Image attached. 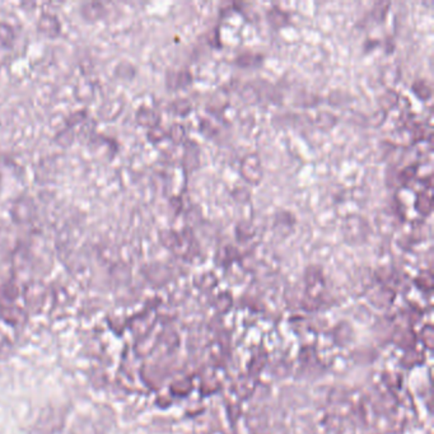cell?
<instances>
[{"mask_svg": "<svg viewBox=\"0 0 434 434\" xmlns=\"http://www.w3.org/2000/svg\"><path fill=\"white\" fill-rule=\"evenodd\" d=\"M341 230H343V237L346 242L351 245H360V243L365 242L370 236V222L358 214L348 216L343 221Z\"/></svg>", "mask_w": 434, "mask_h": 434, "instance_id": "cell-1", "label": "cell"}, {"mask_svg": "<svg viewBox=\"0 0 434 434\" xmlns=\"http://www.w3.org/2000/svg\"><path fill=\"white\" fill-rule=\"evenodd\" d=\"M240 175L249 185H260L264 177L262 160L256 153H250L243 157L240 165Z\"/></svg>", "mask_w": 434, "mask_h": 434, "instance_id": "cell-2", "label": "cell"}, {"mask_svg": "<svg viewBox=\"0 0 434 434\" xmlns=\"http://www.w3.org/2000/svg\"><path fill=\"white\" fill-rule=\"evenodd\" d=\"M37 30L46 37L55 39L61 33V23L54 14H42L37 22Z\"/></svg>", "mask_w": 434, "mask_h": 434, "instance_id": "cell-3", "label": "cell"}, {"mask_svg": "<svg viewBox=\"0 0 434 434\" xmlns=\"http://www.w3.org/2000/svg\"><path fill=\"white\" fill-rule=\"evenodd\" d=\"M295 225V218L293 213L289 211H278L274 217V230L283 237L291 235Z\"/></svg>", "mask_w": 434, "mask_h": 434, "instance_id": "cell-4", "label": "cell"}, {"mask_svg": "<svg viewBox=\"0 0 434 434\" xmlns=\"http://www.w3.org/2000/svg\"><path fill=\"white\" fill-rule=\"evenodd\" d=\"M166 83L170 90L186 88L192 83V73L187 71H170L167 73Z\"/></svg>", "mask_w": 434, "mask_h": 434, "instance_id": "cell-5", "label": "cell"}, {"mask_svg": "<svg viewBox=\"0 0 434 434\" xmlns=\"http://www.w3.org/2000/svg\"><path fill=\"white\" fill-rule=\"evenodd\" d=\"M135 120L143 128L153 129L160 127V115L156 110L143 106L136 111Z\"/></svg>", "mask_w": 434, "mask_h": 434, "instance_id": "cell-6", "label": "cell"}, {"mask_svg": "<svg viewBox=\"0 0 434 434\" xmlns=\"http://www.w3.org/2000/svg\"><path fill=\"white\" fill-rule=\"evenodd\" d=\"M124 109V103L122 100H111L106 103H103L101 109L98 111V115L106 122H112L119 117Z\"/></svg>", "mask_w": 434, "mask_h": 434, "instance_id": "cell-7", "label": "cell"}, {"mask_svg": "<svg viewBox=\"0 0 434 434\" xmlns=\"http://www.w3.org/2000/svg\"><path fill=\"white\" fill-rule=\"evenodd\" d=\"M415 211L423 217H429L433 211V197L429 190L421 192L415 198Z\"/></svg>", "mask_w": 434, "mask_h": 434, "instance_id": "cell-8", "label": "cell"}, {"mask_svg": "<svg viewBox=\"0 0 434 434\" xmlns=\"http://www.w3.org/2000/svg\"><path fill=\"white\" fill-rule=\"evenodd\" d=\"M33 213H35V206L26 199H20V201H17L14 205L13 217L16 221L27 222L33 218Z\"/></svg>", "mask_w": 434, "mask_h": 434, "instance_id": "cell-9", "label": "cell"}, {"mask_svg": "<svg viewBox=\"0 0 434 434\" xmlns=\"http://www.w3.org/2000/svg\"><path fill=\"white\" fill-rule=\"evenodd\" d=\"M269 25L274 28H283L289 25V16L281 8H270L266 13Z\"/></svg>", "mask_w": 434, "mask_h": 434, "instance_id": "cell-10", "label": "cell"}, {"mask_svg": "<svg viewBox=\"0 0 434 434\" xmlns=\"http://www.w3.org/2000/svg\"><path fill=\"white\" fill-rule=\"evenodd\" d=\"M400 101V96L395 90H387L386 92H383L382 95L378 98V103H380V107L385 111L386 114H389L391 110L395 109L396 106L399 105Z\"/></svg>", "mask_w": 434, "mask_h": 434, "instance_id": "cell-11", "label": "cell"}, {"mask_svg": "<svg viewBox=\"0 0 434 434\" xmlns=\"http://www.w3.org/2000/svg\"><path fill=\"white\" fill-rule=\"evenodd\" d=\"M160 240L162 245L167 249L177 251L180 242H181V233L172 230H162L160 233Z\"/></svg>", "mask_w": 434, "mask_h": 434, "instance_id": "cell-12", "label": "cell"}, {"mask_svg": "<svg viewBox=\"0 0 434 434\" xmlns=\"http://www.w3.org/2000/svg\"><path fill=\"white\" fill-rule=\"evenodd\" d=\"M315 124H316V127H317L319 130L329 131V130H332V128H335V125L338 124V117L334 115V114H332V112H329V111H322V112H319L317 117H316Z\"/></svg>", "mask_w": 434, "mask_h": 434, "instance_id": "cell-13", "label": "cell"}, {"mask_svg": "<svg viewBox=\"0 0 434 434\" xmlns=\"http://www.w3.org/2000/svg\"><path fill=\"white\" fill-rule=\"evenodd\" d=\"M170 111L172 112L173 115L180 116V117H186L187 115H190L192 111V105L189 100L186 98H179V100H175L171 105H170Z\"/></svg>", "mask_w": 434, "mask_h": 434, "instance_id": "cell-14", "label": "cell"}, {"mask_svg": "<svg viewBox=\"0 0 434 434\" xmlns=\"http://www.w3.org/2000/svg\"><path fill=\"white\" fill-rule=\"evenodd\" d=\"M103 13H105V7L101 3H88V4H84L82 8V16L86 20H100Z\"/></svg>", "mask_w": 434, "mask_h": 434, "instance_id": "cell-15", "label": "cell"}, {"mask_svg": "<svg viewBox=\"0 0 434 434\" xmlns=\"http://www.w3.org/2000/svg\"><path fill=\"white\" fill-rule=\"evenodd\" d=\"M76 96L79 101H83V102L90 101L95 96V86L88 81H82L81 83H78L77 88H76Z\"/></svg>", "mask_w": 434, "mask_h": 434, "instance_id": "cell-16", "label": "cell"}, {"mask_svg": "<svg viewBox=\"0 0 434 434\" xmlns=\"http://www.w3.org/2000/svg\"><path fill=\"white\" fill-rule=\"evenodd\" d=\"M411 90H413L415 96L418 97L421 101H424V102L428 101V100H430V97H432L430 86L426 81H421V79L415 81L413 86H411Z\"/></svg>", "mask_w": 434, "mask_h": 434, "instance_id": "cell-17", "label": "cell"}, {"mask_svg": "<svg viewBox=\"0 0 434 434\" xmlns=\"http://www.w3.org/2000/svg\"><path fill=\"white\" fill-rule=\"evenodd\" d=\"M262 63V57L259 54L245 52L236 59V64L242 68H254V66H259Z\"/></svg>", "mask_w": 434, "mask_h": 434, "instance_id": "cell-18", "label": "cell"}, {"mask_svg": "<svg viewBox=\"0 0 434 434\" xmlns=\"http://www.w3.org/2000/svg\"><path fill=\"white\" fill-rule=\"evenodd\" d=\"M167 138L175 144H182L186 139V130L181 124H173L167 131Z\"/></svg>", "mask_w": 434, "mask_h": 434, "instance_id": "cell-19", "label": "cell"}, {"mask_svg": "<svg viewBox=\"0 0 434 434\" xmlns=\"http://www.w3.org/2000/svg\"><path fill=\"white\" fill-rule=\"evenodd\" d=\"M255 236V228L249 222H241L237 224L236 237L238 241H247Z\"/></svg>", "mask_w": 434, "mask_h": 434, "instance_id": "cell-20", "label": "cell"}, {"mask_svg": "<svg viewBox=\"0 0 434 434\" xmlns=\"http://www.w3.org/2000/svg\"><path fill=\"white\" fill-rule=\"evenodd\" d=\"M389 6H391L389 3H376L375 7L372 9V13H370V18L373 20V22H376V23L383 22L386 16L389 13Z\"/></svg>", "mask_w": 434, "mask_h": 434, "instance_id": "cell-21", "label": "cell"}, {"mask_svg": "<svg viewBox=\"0 0 434 434\" xmlns=\"http://www.w3.org/2000/svg\"><path fill=\"white\" fill-rule=\"evenodd\" d=\"M14 40V30L8 23H0V45L11 46Z\"/></svg>", "mask_w": 434, "mask_h": 434, "instance_id": "cell-22", "label": "cell"}, {"mask_svg": "<svg viewBox=\"0 0 434 434\" xmlns=\"http://www.w3.org/2000/svg\"><path fill=\"white\" fill-rule=\"evenodd\" d=\"M241 96L247 103H256L257 101H260V92L251 84H247V86L243 87Z\"/></svg>", "mask_w": 434, "mask_h": 434, "instance_id": "cell-23", "label": "cell"}, {"mask_svg": "<svg viewBox=\"0 0 434 434\" xmlns=\"http://www.w3.org/2000/svg\"><path fill=\"white\" fill-rule=\"evenodd\" d=\"M55 141H57L59 146L69 147L71 143H73V141H74V131H73L71 128H66L57 135Z\"/></svg>", "mask_w": 434, "mask_h": 434, "instance_id": "cell-24", "label": "cell"}, {"mask_svg": "<svg viewBox=\"0 0 434 434\" xmlns=\"http://www.w3.org/2000/svg\"><path fill=\"white\" fill-rule=\"evenodd\" d=\"M147 136L149 141H152L154 144H157V143H160V141L166 139L167 131L165 129L160 128V127H156V128L149 129V130H148Z\"/></svg>", "mask_w": 434, "mask_h": 434, "instance_id": "cell-25", "label": "cell"}, {"mask_svg": "<svg viewBox=\"0 0 434 434\" xmlns=\"http://www.w3.org/2000/svg\"><path fill=\"white\" fill-rule=\"evenodd\" d=\"M416 172H418L416 166L405 167L401 172L399 173V180L401 181L402 185H406L416 177Z\"/></svg>", "mask_w": 434, "mask_h": 434, "instance_id": "cell-26", "label": "cell"}, {"mask_svg": "<svg viewBox=\"0 0 434 434\" xmlns=\"http://www.w3.org/2000/svg\"><path fill=\"white\" fill-rule=\"evenodd\" d=\"M386 117H387V114H386L385 111H382V110H378L377 112H375L373 115L370 116L367 122H368L370 127L380 128V127L386 122Z\"/></svg>", "mask_w": 434, "mask_h": 434, "instance_id": "cell-27", "label": "cell"}, {"mask_svg": "<svg viewBox=\"0 0 434 434\" xmlns=\"http://www.w3.org/2000/svg\"><path fill=\"white\" fill-rule=\"evenodd\" d=\"M86 117H87V115H86V111H78V112H74L73 115L68 117V120H66V125H68V128L71 129L73 127H76V125L82 124Z\"/></svg>", "mask_w": 434, "mask_h": 434, "instance_id": "cell-28", "label": "cell"}]
</instances>
